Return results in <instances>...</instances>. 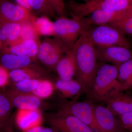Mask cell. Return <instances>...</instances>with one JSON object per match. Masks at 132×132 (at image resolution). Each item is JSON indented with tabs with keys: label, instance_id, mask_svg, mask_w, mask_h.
<instances>
[{
	"label": "cell",
	"instance_id": "cell-1",
	"mask_svg": "<svg viewBox=\"0 0 132 132\" xmlns=\"http://www.w3.org/2000/svg\"><path fill=\"white\" fill-rule=\"evenodd\" d=\"M72 50L76 65L75 80L82 85L88 95L92 90L98 63L94 45L86 31L79 38Z\"/></svg>",
	"mask_w": 132,
	"mask_h": 132
},
{
	"label": "cell",
	"instance_id": "cell-30",
	"mask_svg": "<svg viewBox=\"0 0 132 132\" xmlns=\"http://www.w3.org/2000/svg\"><path fill=\"white\" fill-rule=\"evenodd\" d=\"M50 4L55 13L61 17H65L67 14L65 4L62 1H48Z\"/></svg>",
	"mask_w": 132,
	"mask_h": 132
},
{
	"label": "cell",
	"instance_id": "cell-3",
	"mask_svg": "<svg viewBox=\"0 0 132 132\" xmlns=\"http://www.w3.org/2000/svg\"><path fill=\"white\" fill-rule=\"evenodd\" d=\"M93 26L87 16L80 19L61 17L54 22V38L70 52L77 41Z\"/></svg>",
	"mask_w": 132,
	"mask_h": 132
},
{
	"label": "cell",
	"instance_id": "cell-2",
	"mask_svg": "<svg viewBox=\"0 0 132 132\" xmlns=\"http://www.w3.org/2000/svg\"><path fill=\"white\" fill-rule=\"evenodd\" d=\"M119 66L105 63L99 64L92 90L88 95L90 100L105 102L118 88Z\"/></svg>",
	"mask_w": 132,
	"mask_h": 132
},
{
	"label": "cell",
	"instance_id": "cell-35",
	"mask_svg": "<svg viewBox=\"0 0 132 132\" xmlns=\"http://www.w3.org/2000/svg\"><path fill=\"white\" fill-rule=\"evenodd\" d=\"M1 132H14L13 129H10V130H1Z\"/></svg>",
	"mask_w": 132,
	"mask_h": 132
},
{
	"label": "cell",
	"instance_id": "cell-14",
	"mask_svg": "<svg viewBox=\"0 0 132 132\" xmlns=\"http://www.w3.org/2000/svg\"><path fill=\"white\" fill-rule=\"evenodd\" d=\"M14 120L17 127L23 131L42 125L45 115L41 110L18 109Z\"/></svg>",
	"mask_w": 132,
	"mask_h": 132
},
{
	"label": "cell",
	"instance_id": "cell-10",
	"mask_svg": "<svg viewBox=\"0 0 132 132\" xmlns=\"http://www.w3.org/2000/svg\"><path fill=\"white\" fill-rule=\"evenodd\" d=\"M95 121L97 132H128L119 117L106 106L95 104Z\"/></svg>",
	"mask_w": 132,
	"mask_h": 132
},
{
	"label": "cell",
	"instance_id": "cell-7",
	"mask_svg": "<svg viewBox=\"0 0 132 132\" xmlns=\"http://www.w3.org/2000/svg\"><path fill=\"white\" fill-rule=\"evenodd\" d=\"M68 52L57 39L47 37L39 44L37 59L52 72L55 70L58 62Z\"/></svg>",
	"mask_w": 132,
	"mask_h": 132
},
{
	"label": "cell",
	"instance_id": "cell-4",
	"mask_svg": "<svg viewBox=\"0 0 132 132\" xmlns=\"http://www.w3.org/2000/svg\"><path fill=\"white\" fill-rule=\"evenodd\" d=\"M83 3L73 1L65 4L69 14L72 19H80L99 10H127L132 9V0H89Z\"/></svg>",
	"mask_w": 132,
	"mask_h": 132
},
{
	"label": "cell",
	"instance_id": "cell-5",
	"mask_svg": "<svg viewBox=\"0 0 132 132\" xmlns=\"http://www.w3.org/2000/svg\"><path fill=\"white\" fill-rule=\"evenodd\" d=\"M88 38L95 46L99 47L119 46L130 48V42L118 29L108 25L93 26L86 31Z\"/></svg>",
	"mask_w": 132,
	"mask_h": 132
},
{
	"label": "cell",
	"instance_id": "cell-26",
	"mask_svg": "<svg viewBox=\"0 0 132 132\" xmlns=\"http://www.w3.org/2000/svg\"><path fill=\"white\" fill-rule=\"evenodd\" d=\"M55 91L52 81L45 79L41 80L38 87L31 93L45 100L51 98Z\"/></svg>",
	"mask_w": 132,
	"mask_h": 132
},
{
	"label": "cell",
	"instance_id": "cell-28",
	"mask_svg": "<svg viewBox=\"0 0 132 132\" xmlns=\"http://www.w3.org/2000/svg\"><path fill=\"white\" fill-rule=\"evenodd\" d=\"M34 19L32 21L24 22L21 24V30L20 40L32 39L37 41L39 35L36 31L34 27L33 22Z\"/></svg>",
	"mask_w": 132,
	"mask_h": 132
},
{
	"label": "cell",
	"instance_id": "cell-17",
	"mask_svg": "<svg viewBox=\"0 0 132 132\" xmlns=\"http://www.w3.org/2000/svg\"><path fill=\"white\" fill-rule=\"evenodd\" d=\"M132 10L119 11L99 10L94 12L87 17L93 26L113 24L125 19L129 14Z\"/></svg>",
	"mask_w": 132,
	"mask_h": 132
},
{
	"label": "cell",
	"instance_id": "cell-19",
	"mask_svg": "<svg viewBox=\"0 0 132 132\" xmlns=\"http://www.w3.org/2000/svg\"><path fill=\"white\" fill-rule=\"evenodd\" d=\"M0 28L1 50L19 42L21 30V24L6 22L1 23Z\"/></svg>",
	"mask_w": 132,
	"mask_h": 132
},
{
	"label": "cell",
	"instance_id": "cell-9",
	"mask_svg": "<svg viewBox=\"0 0 132 132\" xmlns=\"http://www.w3.org/2000/svg\"><path fill=\"white\" fill-rule=\"evenodd\" d=\"M14 108L19 109H29L46 111L52 108V104L30 93L19 92L7 87L3 90Z\"/></svg>",
	"mask_w": 132,
	"mask_h": 132
},
{
	"label": "cell",
	"instance_id": "cell-25",
	"mask_svg": "<svg viewBox=\"0 0 132 132\" xmlns=\"http://www.w3.org/2000/svg\"><path fill=\"white\" fill-rule=\"evenodd\" d=\"M31 10L37 13L47 17H55L56 13L53 9L48 1L44 0H28Z\"/></svg>",
	"mask_w": 132,
	"mask_h": 132
},
{
	"label": "cell",
	"instance_id": "cell-15",
	"mask_svg": "<svg viewBox=\"0 0 132 132\" xmlns=\"http://www.w3.org/2000/svg\"><path fill=\"white\" fill-rule=\"evenodd\" d=\"M105 103L107 107L118 117L132 112V95L128 91L114 92Z\"/></svg>",
	"mask_w": 132,
	"mask_h": 132
},
{
	"label": "cell",
	"instance_id": "cell-16",
	"mask_svg": "<svg viewBox=\"0 0 132 132\" xmlns=\"http://www.w3.org/2000/svg\"><path fill=\"white\" fill-rule=\"evenodd\" d=\"M52 81L61 98L78 99L82 94H86L82 85L76 80H64L58 78L53 79Z\"/></svg>",
	"mask_w": 132,
	"mask_h": 132
},
{
	"label": "cell",
	"instance_id": "cell-8",
	"mask_svg": "<svg viewBox=\"0 0 132 132\" xmlns=\"http://www.w3.org/2000/svg\"><path fill=\"white\" fill-rule=\"evenodd\" d=\"M44 115L46 123L59 132H97L73 116L57 111Z\"/></svg>",
	"mask_w": 132,
	"mask_h": 132
},
{
	"label": "cell",
	"instance_id": "cell-13",
	"mask_svg": "<svg viewBox=\"0 0 132 132\" xmlns=\"http://www.w3.org/2000/svg\"><path fill=\"white\" fill-rule=\"evenodd\" d=\"M51 72L36 62L30 67L9 71L10 83L27 79H50Z\"/></svg>",
	"mask_w": 132,
	"mask_h": 132
},
{
	"label": "cell",
	"instance_id": "cell-24",
	"mask_svg": "<svg viewBox=\"0 0 132 132\" xmlns=\"http://www.w3.org/2000/svg\"><path fill=\"white\" fill-rule=\"evenodd\" d=\"M33 22L36 31L39 35L53 36L54 22H52L48 17L42 16L38 18H35Z\"/></svg>",
	"mask_w": 132,
	"mask_h": 132
},
{
	"label": "cell",
	"instance_id": "cell-31",
	"mask_svg": "<svg viewBox=\"0 0 132 132\" xmlns=\"http://www.w3.org/2000/svg\"><path fill=\"white\" fill-rule=\"evenodd\" d=\"M10 84L9 71L0 66V88L1 90H3L9 86Z\"/></svg>",
	"mask_w": 132,
	"mask_h": 132
},
{
	"label": "cell",
	"instance_id": "cell-32",
	"mask_svg": "<svg viewBox=\"0 0 132 132\" xmlns=\"http://www.w3.org/2000/svg\"><path fill=\"white\" fill-rule=\"evenodd\" d=\"M118 117L123 128L128 132H132V112Z\"/></svg>",
	"mask_w": 132,
	"mask_h": 132
},
{
	"label": "cell",
	"instance_id": "cell-22",
	"mask_svg": "<svg viewBox=\"0 0 132 132\" xmlns=\"http://www.w3.org/2000/svg\"><path fill=\"white\" fill-rule=\"evenodd\" d=\"M1 65L10 71L30 67L38 61L30 57L7 53L2 54Z\"/></svg>",
	"mask_w": 132,
	"mask_h": 132
},
{
	"label": "cell",
	"instance_id": "cell-18",
	"mask_svg": "<svg viewBox=\"0 0 132 132\" xmlns=\"http://www.w3.org/2000/svg\"><path fill=\"white\" fill-rule=\"evenodd\" d=\"M39 45L34 40H20L2 50V54L10 53L30 57L37 61Z\"/></svg>",
	"mask_w": 132,
	"mask_h": 132
},
{
	"label": "cell",
	"instance_id": "cell-33",
	"mask_svg": "<svg viewBox=\"0 0 132 132\" xmlns=\"http://www.w3.org/2000/svg\"><path fill=\"white\" fill-rule=\"evenodd\" d=\"M21 132H59L55 128L52 127H46L42 125L33 127L31 129Z\"/></svg>",
	"mask_w": 132,
	"mask_h": 132
},
{
	"label": "cell",
	"instance_id": "cell-20",
	"mask_svg": "<svg viewBox=\"0 0 132 132\" xmlns=\"http://www.w3.org/2000/svg\"><path fill=\"white\" fill-rule=\"evenodd\" d=\"M59 78L64 80L73 79L76 73V65L72 50L65 54L55 67Z\"/></svg>",
	"mask_w": 132,
	"mask_h": 132
},
{
	"label": "cell",
	"instance_id": "cell-29",
	"mask_svg": "<svg viewBox=\"0 0 132 132\" xmlns=\"http://www.w3.org/2000/svg\"><path fill=\"white\" fill-rule=\"evenodd\" d=\"M108 25L118 29L125 35L132 37V10L129 14L121 21Z\"/></svg>",
	"mask_w": 132,
	"mask_h": 132
},
{
	"label": "cell",
	"instance_id": "cell-11",
	"mask_svg": "<svg viewBox=\"0 0 132 132\" xmlns=\"http://www.w3.org/2000/svg\"><path fill=\"white\" fill-rule=\"evenodd\" d=\"M34 18L27 9L18 4L8 1H1L0 4V22L19 23L31 21Z\"/></svg>",
	"mask_w": 132,
	"mask_h": 132
},
{
	"label": "cell",
	"instance_id": "cell-27",
	"mask_svg": "<svg viewBox=\"0 0 132 132\" xmlns=\"http://www.w3.org/2000/svg\"><path fill=\"white\" fill-rule=\"evenodd\" d=\"M41 80L27 79L12 82L8 87L19 92L31 93L38 87Z\"/></svg>",
	"mask_w": 132,
	"mask_h": 132
},
{
	"label": "cell",
	"instance_id": "cell-12",
	"mask_svg": "<svg viewBox=\"0 0 132 132\" xmlns=\"http://www.w3.org/2000/svg\"><path fill=\"white\" fill-rule=\"evenodd\" d=\"M94 46L97 59L104 62L120 66L132 60V50L130 48L119 46Z\"/></svg>",
	"mask_w": 132,
	"mask_h": 132
},
{
	"label": "cell",
	"instance_id": "cell-6",
	"mask_svg": "<svg viewBox=\"0 0 132 132\" xmlns=\"http://www.w3.org/2000/svg\"><path fill=\"white\" fill-rule=\"evenodd\" d=\"M56 106L57 112L74 116L97 132L95 121V104L92 100L79 101L78 99L69 100L60 98Z\"/></svg>",
	"mask_w": 132,
	"mask_h": 132
},
{
	"label": "cell",
	"instance_id": "cell-21",
	"mask_svg": "<svg viewBox=\"0 0 132 132\" xmlns=\"http://www.w3.org/2000/svg\"><path fill=\"white\" fill-rule=\"evenodd\" d=\"M13 106L5 92L0 93V129L1 130L13 129V118L12 116Z\"/></svg>",
	"mask_w": 132,
	"mask_h": 132
},
{
	"label": "cell",
	"instance_id": "cell-23",
	"mask_svg": "<svg viewBox=\"0 0 132 132\" xmlns=\"http://www.w3.org/2000/svg\"><path fill=\"white\" fill-rule=\"evenodd\" d=\"M120 92H126L132 88V60L119 66L118 76Z\"/></svg>",
	"mask_w": 132,
	"mask_h": 132
},
{
	"label": "cell",
	"instance_id": "cell-34",
	"mask_svg": "<svg viewBox=\"0 0 132 132\" xmlns=\"http://www.w3.org/2000/svg\"><path fill=\"white\" fill-rule=\"evenodd\" d=\"M15 1L18 5L27 9L30 12L31 11V7L29 3L28 0H16Z\"/></svg>",
	"mask_w": 132,
	"mask_h": 132
}]
</instances>
